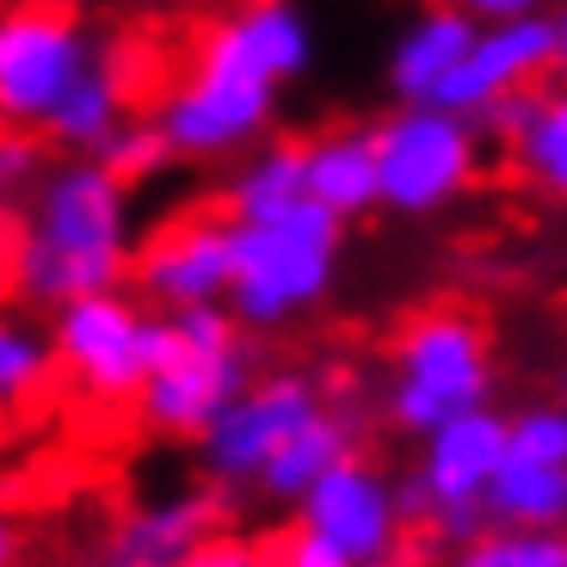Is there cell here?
Masks as SVG:
<instances>
[{
    "label": "cell",
    "instance_id": "6da1fadb",
    "mask_svg": "<svg viewBox=\"0 0 567 567\" xmlns=\"http://www.w3.org/2000/svg\"><path fill=\"white\" fill-rule=\"evenodd\" d=\"M130 179L93 155H62L13 204V290L43 309L105 297L136 271Z\"/></svg>",
    "mask_w": 567,
    "mask_h": 567
},
{
    "label": "cell",
    "instance_id": "484cf974",
    "mask_svg": "<svg viewBox=\"0 0 567 567\" xmlns=\"http://www.w3.org/2000/svg\"><path fill=\"white\" fill-rule=\"evenodd\" d=\"M512 456L518 463H555L567 468V408H525L512 413Z\"/></svg>",
    "mask_w": 567,
    "mask_h": 567
},
{
    "label": "cell",
    "instance_id": "52a82bcc",
    "mask_svg": "<svg viewBox=\"0 0 567 567\" xmlns=\"http://www.w3.org/2000/svg\"><path fill=\"white\" fill-rule=\"evenodd\" d=\"M321 408H327L321 389H315V377H302V370L254 377V389L228 401L223 420H216L210 432L198 439L210 482H223V487L259 482L271 456H278L284 444L297 439V432H302V425H309Z\"/></svg>",
    "mask_w": 567,
    "mask_h": 567
},
{
    "label": "cell",
    "instance_id": "5b68a950",
    "mask_svg": "<svg viewBox=\"0 0 567 567\" xmlns=\"http://www.w3.org/2000/svg\"><path fill=\"white\" fill-rule=\"evenodd\" d=\"M482 124L444 105H395L377 117V167H383V210L439 216L463 198L482 173Z\"/></svg>",
    "mask_w": 567,
    "mask_h": 567
},
{
    "label": "cell",
    "instance_id": "3957f363",
    "mask_svg": "<svg viewBox=\"0 0 567 567\" xmlns=\"http://www.w3.org/2000/svg\"><path fill=\"white\" fill-rule=\"evenodd\" d=\"M395 377H389V425L425 439L439 432L444 420L468 408H487L494 395V352H487V333L475 315L463 309H425L413 315L395 333V352H389Z\"/></svg>",
    "mask_w": 567,
    "mask_h": 567
},
{
    "label": "cell",
    "instance_id": "ffe728a7",
    "mask_svg": "<svg viewBox=\"0 0 567 567\" xmlns=\"http://www.w3.org/2000/svg\"><path fill=\"white\" fill-rule=\"evenodd\" d=\"M124 124H130V86H124V74L112 69V56H105L100 69L69 93V105L43 124V142H56L62 155H105V142Z\"/></svg>",
    "mask_w": 567,
    "mask_h": 567
},
{
    "label": "cell",
    "instance_id": "4dcf8cb0",
    "mask_svg": "<svg viewBox=\"0 0 567 567\" xmlns=\"http://www.w3.org/2000/svg\"><path fill=\"white\" fill-rule=\"evenodd\" d=\"M463 13H475L482 25H499V19H537V13H555L561 0H456Z\"/></svg>",
    "mask_w": 567,
    "mask_h": 567
},
{
    "label": "cell",
    "instance_id": "44dd1931",
    "mask_svg": "<svg viewBox=\"0 0 567 567\" xmlns=\"http://www.w3.org/2000/svg\"><path fill=\"white\" fill-rule=\"evenodd\" d=\"M487 518L512 530H567V468L506 456L487 487Z\"/></svg>",
    "mask_w": 567,
    "mask_h": 567
},
{
    "label": "cell",
    "instance_id": "cb8c5ba5",
    "mask_svg": "<svg viewBox=\"0 0 567 567\" xmlns=\"http://www.w3.org/2000/svg\"><path fill=\"white\" fill-rule=\"evenodd\" d=\"M50 364H62L50 333H38V327H25V321L0 327V395L7 401L38 395L43 377H50Z\"/></svg>",
    "mask_w": 567,
    "mask_h": 567
},
{
    "label": "cell",
    "instance_id": "d6a6232c",
    "mask_svg": "<svg viewBox=\"0 0 567 567\" xmlns=\"http://www.w3.org/2000/svg\"><path fill=\"white\" fill-rule=\"evenodd\" d=\"M555 50H561V74H567V0H561V7H555Z\"/></svg>",
    "mask_w": 567,
    "mask_h": 567
},
{
    "label": "cell",
    "instance_id": "ac0fdd59",
    "mask_svg": "<svg viewBox=\"0 0 567 567\" xmlns=\"http://www.w3.org/2000/svg\"><path fill=\"white\" fill-rule=\"evenodd\" d=\"M309 204V155L302 142H259L228 179V216L235 223H271Z\"/></svg>",
    "mask_w": 567,
    "mask_h": 567
},
{
    "label": "cell",
    "instance_id": "277c9868",
    "mask_svg": "<svg viewBox=\"0 0 567 567\" xmlns=\"http://www.w3.org/2000/svg\"><path fill=\"white\" fill-rule=\"evenodd\" d=\"M105 62V43L81 13L56 0H13L0 19V112L13 130H38L69 105V93Z\"/></svg>",
    "mask_w": 567,
    "mask_h": 567
},
{
    "label": "cell",
    "instance_id": "1f68e13d",
    "mask_svg": "<svg viewBox=\"0 0 567 567\" xmlns=\"http://www.w3.org/2000/svg\"><path fill=\"white\" fill-rule=\"evenodd\" d=\"M395 499H401V518H408V525H432V518H439V494L425 487L420 468L395 482Z\"/></svg>",
    "mask_w": 567,
    "mask_h": 567
},
{
    "label": "cell",
    "instance_id": "d590c367",
    "mask_svg": "<svg viewBox=\"0 0 567 567\" xmlns=\"http://www.w3.org/2000/svg\"><path fill=\"white\" fill-rule=\"evenodd\" d=\"M561 408H567V364H561Z\"/></svg>",
    "mask_w": 567,
    "mask_h": 567
},
{
    "label": "cell",
    "instance_id": "4fadbf2b",
    "mask_svg": "<svg viewBox=\"0 0 567 567\" xmlns=\"http://www.w3.org/2000/svg\"><path fill=\"white\" fill-rule=\"evenodd\" d=\"M302 525L321 530L327 543H340L358 561H383V555H395L408 518H401L395 482L377 475L364 456H346V463L327 468L321 482H315V494L302 499Z\"/></svg>",
    "mask_w": 567,
    "mask_h": 567
},
{
    "label": "cell",
    "instance_id": "7402d4cb",
    "mask_svg": "<svg viewBox=\"0 0 567 567\" xmlns=\"http://www.w3.org/2000/svg\"><path fill=\"white\" fill-rule=\"evenodd\" d=\"M512 167H518L525 185H537L543 198L567 204V86L543 93L530 130L512 142Z\"/></svg>",
    "mask_w": 567,
    "mask_h": 567
},
{
    "label": "cell",
    "instance_id": "2e32d148",
    "mask_svg": "<svg viewBox=\"0 0 567 567\" xmlns=\"http://www.w3.org/2000/svg\"><path fill=\"white\" fill-rule=\"evenodd\" d=\"M512 456V420L494 408H468L420 439V475L439 494V512L487 506V487Z\"/></svg>",
    "mask_w": 567,
    "mask_h": 567
},
{
    "label": "cell",
    "instance_id": "f546056e",
    "mask_svg": "<svg viewBox=\"0 0 567 567\" xmlns=\"http://www.w3.org/2000/svg\"><path fill=\"white\" fill-rule=\"evenodd\" d=\"M185 567H278V549H259V543H247V537L216 530V537L204 543V549L192 555Z\"/></svg>",
    "mask_w": 567,
    "mask_h": 567
},
{
    "label": "cell",
    "instance_id": "ba28073f",
    "mask_svg": "<svg viewBox=\"0 0 567 567\" xmlns=\"http://www.w3.org/2000/svg\"><path fill=\"white\" fill-rule=\"evenodd\" d=\"M148 321L155 315H142L124 290H105V297L56 309L50 340H56L62 370L93 401H136L148 383Z\"/></svg>",
    "mask_w": 567,
    "mask_h": 567
},
{
    "label": "cell",
    "instance_id": "d4e9b609",
    "mask_svg": "<svg viewBox=\"0 0 567 567\" xmlns=\"http://www.w3.org/2000/svg\"><path fill=\"white\" fill-rule=\"evenodd\" d=\"M93 161H105V167L117 173V179H155V173H167L173 167V142L161 136V124L155 117H130L124 130H117L112 142H105V155H93Z\"/></svg>",
    "mask_w": 567,
    "mask_h": 567
},
{
    "label": "cell",
    "instance_id": "8992f818",
    "mask_svg": "<svg viewBox=\"0 0 567 567\" xmlns=\"http://www.w3.org/2000/svg\"><path fill=\"white\" fill-rule=\"evenodd\" d=\"M271 117H278V86L241 81V74L210 69L198 56L155 105V124L173 142V161H192V167L254 155L266 142Z\"/></svg>",
    "mask_w": 567,
    "mask_h": 567
},
{
    "label": "cell",
    "instance_id": "e0dca14e",
    "mask_svg": "<svg viewBox=\"0 0 567 567\" xmlns=\"http://www.w3.org/2000/svg\"><path fill=\"white\" fill-rule=\"evenodd\" d=\"M309 155V198L333 216H364L383 204V167H377V130H321L302 142Z\"/></svg>",
    "mask_w": 567,
    "mask_h": 567
},
{
    "label": "cell",
    "instance_id": "8fae6325",
    "mask_svg": "<svg viewBox=\"0 0 567 567\" xmlns=\"http://www.w3.org/2000/svg\"><path fill=\"white\" fill-rule=\"evenodd\" d=\"M136 284L167 315L198 309V302H228V290H235V223L179 216L136 254Z\"/></svg>",
    "mask_w": 567,
    "mask_h": 567
},
{
    "label": "cell",
    "instance_id": "9c48e42d",
    "mask_svg": "<svg viewBox=\"0 0 567 567\" xmlns=\"http://www.w3.org/2000/svg\"><path fill=\"white\" fill-rule=\"evenodd\" d=\"M192 56L284 93L290 81H302L315 69L321 38H315V13L302 0H235L228 13H216L204 25Z\"/></svg>",
    "mask_w": 567,
    "mask_h": 567
},
{
    "label": "cell",
    "instance_id": "9a60e30c",
    "mask_svg": "<svg viewBox=\"0 0 567 567\" xmlns=\"http://www.w3.org/2000/svg\"><path fill=\"white\" fill-rule=\"evenodd\" d=\"M475 38H482V19L463 13L456 0L420 7V13L395 31V43H389V56H383V81H389V93H395V105H439L451 74L463 69L468 50H475Z\"/></svg>",
    "mask_w": 567,
    "mask_h": 567
},
{
    "label": "cell",
    "instance_id": "836d02e7",
    "mask_svg": "<svg viewBox=\"0 0 567 567\" xmlns=\"http://www.w3.org/2000/svg\"><path fill=\"white\" fill-rule=\"evenodd\" d=\"M130 7H148V13H167V7H185V0H130Z\"/></svg>",
    "mask_w": 567,
    "mask_h": 567
},
{
    "label": "cell",
    "instance_id": "d6986e66",
    "mask_svg": "<svg viewBox=\"0 0 567 567\" xmlns=\"http://www.w3.org/2000/svg\"><path fill=\"white\" fill-rule=\"evenodd\" d=\"M352 444H358V420H352V413L321 408V413H315V420L297 432V439H290V444H284V451L266 463L259 487H266L271 499H297V506H302L327 468H340L346 456H358Z\"/></svg>",
    "mask_w": 567,
    "mask_h": 567
},
{
    "label": "cell",
    "instance_id": "603a6c76",
    "mask_svg": "<svg viewBox=\"0 0 567 567\" xmlns=\"http://www.w3.org/2000/svg\"><path fill=\"white\" fill-rule=\"evenodd\" d=\"M451 567H567V530H512L487 525L451 555Z\"/></svg>",
    "mask_w": 567,
    "mask_h": 567
},
{
    "label": "cell",
    "instance_id": "7c38bea8",
    "mask_svg": "<svg viewBox=\"0 0 567 567\" xmlns=\"http://www.w3.org/2000/svg\"><path fill=\"white\" fill-rule=\"evenodd\" d=\"M561 69V50H555V19H499V25H482L468 62L451 74L444 86V112H463V117H482L487 105L512 100V93H530L543 74Z\"/></svg>",
    "mask_w": 567,
    "mask_h": 567
},
{
    "label": "cell",
    "instance_id": "7a4b0ae2",
    "mask_svg": "<svg viewBox=\"0 0 567 567\" xmlns=\"http://www.w3.org/2000/svg\"><path fill=\"white\" fill-rule=\"evenodd\" d=\"M340 235L346 216H333L315 198L271 223H235L228 309L241 315V327H284L309 315L315 302H327V290L340 278Z\"/></svg>",
    "mask_w": 567,
    "mask_h": 567
},
{
    "label": "cell",
    "instance_id": "5bb4252c",
    "mask_svg": "<svg viewBox=\"0 0 567 567\" xmlns=\"http://www.w3.org/2000/svg\"><path fill=\"white\" fill-rule=\"evenodd\" d=\"M216 530H223V499L204 494V487H185V494L130 506L105 530L93 561L100 567H185Z\"/></svg>",
    "mask_w": 567,
    "mask_h": 567
},
{
    "label": "cell",
    "instance_id": "e575fe53",
    "mask_svg": "<svg viewBox=\"0 0 567 567\" xmlns=\"http://www.w3.org/2000/svg\"><path fill=\"white\" fill-rule=\"evenodd\" d=\"M358 567H401V555H383V561H358Z\"/></svg>",
    "mask_w": 567,
    "mask_h": 567
},
{
    "label": "cell",
    "instance_id": "30bf717a",
    "mask_svg": "<svg viewBox=\"0 0 567 567\" xmlns=\"http://www.w3.org/2000/svg\"><path fill=\"white\" fill-rule=\"evenodd\" d=\"M247 389H254V358H247V346H192L179 333L167 364L148 370V383L136 395V413L155 432H167V439H204L223 420L228 401L247 395Z\"/></svg>",
    "mask_w": 567,
    "mask_h": 567
},
{
    "label": "cell",
    "instance_id": "f1b7e54d",
    "mask_svg": "<svg viewBox=\"0 0 567 567\" xmlns=\"http://www.w3.org/2000/svg\"><path fill=\"white\" fill-rule=\"evenodd\" d=\"M537 105H543V93L537 86H530V93H512V100H499V105H487L482 117H475V124H482V136H494V142H518L530 130V117H537Z\"/></svg>",
    "mask_w": 567,
    "mask_h": 567
},
{
    "label": "cell",
    "instance_id": "4316f807",
    "mask_svg": "<svg viewBox=\"0 0 567 567\" xmlns=\"http://www.w3.org/2000/svg\"><path fill=\"white\" fill-rule=\"evenodd\" d=\"M43 167H50V161H43L38 130H7V142H0V192L19 204L31 185L43 179Z\"/></svg>",
    "mask_w": 567,
    "mask_h": 567
},
{
    "label": "cell",
    "instance_id": "83f0119b",
    "mask_svg": "<svg viewBox=\"0 0 567 567\" xmlns=\"http://www.w3.org/2000/svg\"><path fill=\"white\" fill-rule=\"evenodd\" d=\"M278 567H358V555H346L340 543H327L321 530L297 525L290 537H278Z\"/></svg>",
    "mask_w": 567,
    "mask_h": 567
}]
</instances>
